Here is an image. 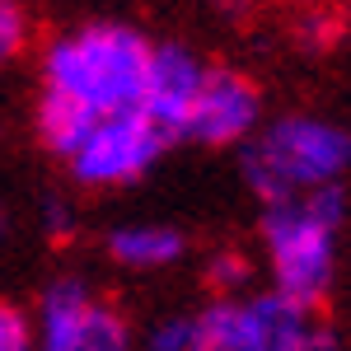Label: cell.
Listing matches in <instances>:
<instances>
[{"label":"cell","instance_id":"6da1fadb","mask_svg":"<svg viewBox=\"0 0 351 351\" xmlns=\"http://www.w3.org/2000/svg\"><path fill=\"white\" fill-rule=\"evenodd\" d=\"M155 43L122 19H84L43 43L33 132L52 160H71L104 117L141 108Z\"/></svg>","mask_w":351,"mask_h":351},{"label":"cell","instance_id":"7a4b0ae2","mask_svg":"<svg viewBox=\"0 0 351 351\" xmlns=\"http://www.w3.org/2000/svg\"><path fill=\"white\" fill-rule=\"evenodd\" d=\"M347 220V192L319 188L271 202L258 216V239H263V263H267V286L276 295L295 300L304 309H324L332 286H337V234Z\"/></svg>","mask_w":351,"mask_h":351},{"label":"cell","instance_id":"3957f363","mask_svg":"<svg viewBox=\"0 0 351 351\" xmlns=\"http://www.w3.org/2000/svg\"><path fill=\"white\" fill-rule=\"evenodd\" d=\"M239 173L263 206L337 188L351 173V132L319 112L267 117L263 132L239 150Z\"/></svg>","mask_w":351,"mask_h":351},{"label":"cell","instance_id":"277c9868","mask_svg":"<svg viewBox=\"0 0 351 351\" xmlns=\"http://www.w3.org/2000/svg\"><path fill=\"white\" fill-rule=\"evenodd\" d=\"M314 324V309L276 295L271 286L225 295L197 309V351H300Z\"/></svg>","mask_w":351,"mask_h":351},{"label":"cell","instance_id":"5b68a950","mask_svg":"<svg viewBox=\"0 0 351 351\" xmlns=\"http://www.w3.org/2000/svg\"><path fill=\"white\" fill-rule=\"evenodd\" d=\"M33 314L38 351H132V324L84 276H56L43 286Z\"/></svg>","mask_w":351,"mask_h":351},{"label":"cell","instance_id":"8992f818","mask_svg":"<svg viewBox=\"0 0 351 351\" xmlns=\"http://www.w3.org/2000/svg\"><path fill=\"white\" fill-rule=\"evenodd\" d=\"M169 145H173V136L145 108H132V112H117V117H104L84 136L80 150L66 160V173L89 192L132 188L164 160Z\"/></svg>","mask_w":351,"mask_h":351},{"label":"cell","instance_id":"52a82bcc","mask_svg":"<svg viewBox=\"0 0 351 351\" xmlns=\"http://www.w3.org/2000/svg\"><path fill=\"white\" fill-rule=\"evenodd\" d=\"M267 112H263V89L253 75H243L239 66H211L206 84L197 94V108L188 122V141L206 150H234L248 145L263 132Z\"/></svg>","mask_w":351,"mask_h":351},{"label":"cell","instance_id":"ba28073f","mask_svg":"<svg viewBox=\"0 0 351 351\" xmlns=\"http://www.w3.org/2000/svg\"><path fill=\"white\" fill-rule=\"evenodd\" d=\"M206 71L211 66L192 52L188 43H155V61H150L141 108L173 141H188V122H192V108H197V94L206 84Z\"/></svg>","mask_w":351,"mask_h":351},{"label":"cell","instance_id":"9c48e42d","mask_svg":"<svg viewBox=\"0 0 351 351\" xmlns=\"http://www.w3.org/2000/svg\"><path fill=\"white\" fill-rule=\"evenodd\" d=\"M108 258L127 271H164L173 263H183L188 253V234L169 220H127V225H112L108 239Z\"/></svg>","mask_w":351,"mask_h":351},{"label":"cell","instance_id":"30bf717a","mask_svg":"<svg viewBox=\"0 0 351 351\" xmlns=\"http://www.w3.org/2000/svg\"><path fill=\"white\" fill-rule=\"evenodd\" d=\"M253 258L243 253V248H216L211 258H206V286L216 291V300L225 295H248L253 291Z\"/></svg>","mask_w":351,"mask_h":351},{"label":"cell","instance_id":"8fae6325","mask_svg":"<svg viewBox=\"0 0 351 351\" xmlns=\"http://www.w3.org/2000/svg\"><path fill=\"white\" fill-rule=\"evenodd\" d=\"M342 14H337V5H314V10H300L295 19V38L300 47H309V52H328V47H337L342 43Z\"/></svg>","mask_w":351,"mask_h":351},{"label":"cell","instance_id":"7c38bea8","mask_svg":"<svg viewBox=\"0 0 351 351\" xmlns=\"http://www.w3.org/2000/svg\"><path fill=\"white\" fill-rule=\"evenodd\" d=\"M33 43V19L24 0H0V71L14 66Z\"/></svg>","mask_w":351,"mask_h":351},{"label":"cell","instance_id":"4fadbf2b","mask_svg":"<svg viewBox=\"0 0 351 351\" xmlns=\"http://www.w3.org/2000/svg\"><path fill=\"white\" fill-rule=\"evenodd\" d=\"M145 351H197V314H169L145 332Z\"/></svg>","mask_w":351,"mask_h":351},{"label":"cell","instance_id":"5bb4252c","mask_svg":"<svg viewBox=\"0 0 351 351\" xmlns=\"http://www.w3.org/2000/svg\"><path fill=\"white\" fill-rule=\"evenodd\" d=\"M38 230H43V234H47L52 243L75 239V230H80V216H75L71 197H43V206H38Z\"/></svg>","mask_w":351,"mask_h":351},{"label":"cell","instance_id":"9a60e30c","mask_svg":"<svg viewBox=\"0 0 351 351\" xmlns=\"http://www.w3.org/2000/svg\"><path fill=\"white\" fill-rule=\"evenodd\" d=\"M0 351H38L33 342V314L14 300H0Z\"/></svg>","mask_w":351,"mask_h":351},{"label":"cell","instance_id":"2e32d148","mask_svg":"<svg viewBox=\"0 0 351 351\" xmlns=\"http://www.w3.org/2000/svg\"><path fill=\"white\" fill-rule=\"evenodd\" d=\"M300 351H347V347H342V337H337V328L319 319V324L309 328V337H304V347H300Z\"/></svg>","mask_w":351,"mask_h":351},{"label":"cell","instance_id":"e0dca14e","mask_svg":"<svg viewBox=\"0 0 351 351\" xmlns=\"http://www.w3.org/2000/svg\"><path fill=\"white\" fill-rule=\"evenodd\" d=\"M220 14H230V19H243L248 10H253V0H211Z\"/></svg>","mask_w":351,"mask_h":351},{"label":"cell","instance_id":"ac0fdd59","mask_svg":"<svg viewBox=\"0 0 351 351\" xmlns=\"http://www.w3.org/2000/svg\"><path fill=\"white\" fill-rule=\"evenodd\" d=\"M10 239V211H5V206H0V243Z\"/></svg>","mask_w":351,"mask_h":351},{"label":"cell","instance_id":"d6986e66","mask_svg":"<svg viewBox=\"0 0 351 351\" xmlns=\"http://www.w3.org/2000/svg\"><path fill=\"white\" fill-rule=\"evenodd\" d=\"M286 5H295V10H314V5H332V0H286Z\"/></svg>","mask_w":351,"mask_h":351}]
</instances>
